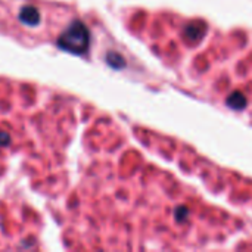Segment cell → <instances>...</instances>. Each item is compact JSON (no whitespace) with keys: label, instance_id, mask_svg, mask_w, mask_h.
I'll return each mask as SVG.
<instances>
[{"label":"cell","instance_id":"obj_1","mask_svg":"<svg viewBox=\"0 0 252 252\" xmlns=\"http://www.w3.org/2000/svg\"><path fill=\"white\" fill-rule=\"evenodd\" d=\"M89 44H90L89 30L80 21H74L58 38V46L74 55L84 53L89 49Z\"/></svg>","mask_w":252,"mask_h":252},{"label":"cell","instance_id":"obj_2","mask_svg":"<svg viewBox=\"0 0 252 252\" xmlns=\"http://www.w3.org/2000/svg\"><path fill=\"white\" fill-rule=\"evenodd\" d=\"M19 19L28 27H34L40 22V12L34 6H24L19 10Z\"/></svg>","mask_w":252,"mask_h":252},{"label":"cell","instance_id":"obj_3","mask_svg":"<svg viewBox=\"0 0 252 252\" xmlns=\"http://www.w3.org/2000/svg\"><path fill=\"white\" fill-rule=\"evenodd\" d=\"M9 142V137L4 136V137H0V143H7Z\"/></svg>","mask_w":252,"mask_h":252}]
</instances>
